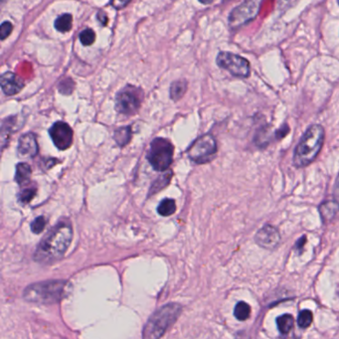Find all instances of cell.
I'll use <instances>...</instances> for the list:
<instances>
[{"mask_svg": "<svg viewBox=\"0 0 339 339\" xmlns=\"http://www.w3.org/2000/svg\"><path fill=\"white\" fill-rule=\"evenodd\" d=\"M73 239V229L69 222L61 221L54 226L39 243L34 258L43 264L53 263L63 257Z\"/></svg>", "mask_w": 339, "mask_h": 339, "instance_id": "obj_1", "label": "cell"}, {"mask_svg": "<svg viewBox=\"0 0 339 339\" xmlns=\"http://www.w3.org/2000/svg\"><path fill=\"white\" fill-rule=\"evenodd\" d=\"M324 128L320 124L310 125L301 136L293 153V164L296 167L309 165L320 152L324 142Z\"/></svg>", "mask_w": 339, "mask_h": 339, "instance_id": "obj_2", "label": "cell"}, {"mask_svg": "<svg viewBox=\"0 0 339 339\" xmlns=\"http://www.w3.org/2000/svg\"><path fill=\"white\" fill-rule=\"evenodd\" d=\"M67 290V281L61 279L46 280L28 285L23 292V297L28 302L53 304L61 301Z\"/></svg>", "mask_w": 339, "mask_h": 339, "instance_id": "obj_3", "label": "cell"}, {"mask_svg": "<svg viewBox=\"0 0 339 339\" xmlns=\"http://www.w3.org/2000/svg\"><path fill=\"white\" fill-rule=\"evenodd\" d=\"M182 311L178 303H168L156 310L147 320L142 330L144 338H159L177 320Z\"/></svg>", "mask_w": 339, "mask_h": 339, "instance_id": "obj_4", "label": "cell"}, {"mask_svg": "<svg viewBox=\"0 0 339 339\" xmlns=\"http://www.w3.org/2000/svg\"><path fill=\"white\" fill-rule=\"evenodd\" d=\"M173 154L174 147L172 143L168 139L157 137L150 143L147 159L153 169L157 171H165L172 163Z\"/></svg>", "mask_w": 339, "mask_h": 339, "instance_id": "obj_5", "label": "cell"}, {"mask_svg": "<svg viewBox=\"0 0 339 339\" xmlns=\"http://www.w3.org/2000/svg\"><path fill=\"white\" fill-rule=\"evenodd\" d=\"M217 153V142L213 135L204 134L197 138L188 149L189 158L198 164L211 161Z\"/></svg>", "mask_w": 339, "mask_h": 339, "instance_id": "obj_6", "label": "cell"}, {"mask_svg": "<svg viewBox=\"0 0 339 339\" xmlns=\"http://www.w3.org/2000/svg\"><path fill=\"white\" fill-rule=\"evenodd\" d=\"M217 65L238 78H248L251 73L249 61L231 52H220L216 59Z\"/></svg>", "mask_w": 339, "mask_h": 339, "instance_id": "obj_7", "label": "cell"}, {"mask_svg": "<svg viewBox=\"0 0 339 339\" xmlns=\"http://www.w3.org/2000/svg\"><path fill=\"white\" fill-rule=\"evenodd\" d=\"M142 90L132 85H126L115 97V109L125 115L134 114L141 103Z\"/></svg>", "mask_w": 339, "mask_h": 339, "instance_id": "obj_8", "label": "cell"}, {"mask_svg": "<svg viewBox=\"0 0 339 339\" xmlns=\"http://www.w3.org/2000/svg\"><path fill=\"white\" fill-rule=\"evenodd\" d=\"M261 0H246L234 8L229 15V25L238 28L254 20L259 12Z\"/></svg>", "mask_w": 339, "mask_h": 339, "instance_id": "obj_9", "label": "cell"}, {"mask_svg": "<svg viewBox=\"0 0 339 339\" xmlns=\"http://www.w3.org/2000/svg\"><path fill=\"white\" fill-rule=\"evenodd\" d=\"M49 134L56 147L60 150L68 149L73 143V129L64 121L55 122L49 129Z\"/></svg>", "mask_w": 339, "mask_h": 339, "instance_id": "obj_10", "label": "cell"}, {"mask_svg": "<svg viewBox=\"0 0 339 339\" xmlns=\"http://www.w3.org/2000/svg\"><path fill=\"white\" fill-rule=\"evenodd\" d=\"M280 239L279 231L271 225H264L254 236V242L265 250H274L279 245Z\"/></svg>", "mask_w": 339, "mask_h": 339, "instance_id": "obj_11", "label": "cell"}, {"mask_svg": "<svg viewBox=\"0 0 339 339\" xmlns=\"http://www.w3.org/2000/svg\"><path fill=\"white\" fill-rule=\"evenodd\" d=\"M17 153L20 157H34L38 153V143L34 133L23 134L18 141Z\"/></svg>", "mask_w": 339, "mask_h": 339, "instance_id": "obj_12", "label": "cell"}, {"mask_svg": "<svg viewBox=\"0 0 339 339\" xmlns=\"http://www.w3.org/2000/svg\"><path fill=\"white\" fill-rule=\"evenodd\" d=\"M0 84L3 92L6 95H13L18 93L24 86V83L14 73L6 72L2 74Z\"/></svg>", "mask_w": 339, "mask_h": 339, "instance_id": "obj_13", "label": "cell"}, {"mask_svg": "<svg viewBox=\"0 0 339 339\" xmlns=\"http://www.w3.org/2000/svg\"><path fill=\"white\" fill-rule=\"evenodd\" d=\"M339 210V203L334 201H326L321 203L319 206V213L321 216V219L326 222L330 221L338 212Z\"/></svg>", "mask_w": 339, "mask_h": 339, "instance_id": "obj_14", "label": "cell"}, {"mask_svg": "<svg viewBox=\"0 0 339 339\" xmlns=\"http://www.w3.org/2000/svg\"><path fill=\"white\" fill-rule=\"evenodd\" d=\"M32 174L31 167L27 163H19L16 166V173H15V181L19 185H25L30 181Z\"/></svg>", "mask_w": 339, "mask_h": 339, "instance_id": "obj_15", "label": "cell"}, {"mask_svg": "<svg viewBox=\"0 0 339 339\" xmlns=\"http://www.w3.org/2000/svg\"><path fill=\"white\" fill-rule=\"evenodd\" d=\"M293 316L289 313L282 314L276 318V326L281 334H287L293 327Z\"/></svg>", "mask_w": 339, "mask_h": 339, "instance_id": "obj_16", "label": "cell"}, {"mask_svg": "<svg viewBox=\"0 0 339 339\" xmlns=\"http://www.w3.org/2000/svg\"><path fill=\"white\" fill-rule=\"evenodd\" d=\"M72 24H73V17L69 13L62 14L54 22L55 29L61 33L69 32L72 29Z\"/></svg>", "mask_w": 339, "mask_h": 339, "instance_id": "obj_17", "label": "cell"}, {"mask_svg": "<svg viewBox=\"0 0 339 339\" xmlns=\"http://www.w3.org/2000/svg\"><path fill=\"white\" fill-rule=\"evenodd\" d=\"M187 90L186 81H175L170 85V97L172 100H179Z\"/></svg>", "mask_w": 339, "mask_h": 339, "instance_id": "obj_18", "label": "cell"}, {"mask_svg": "<svg viewBox=\"0 0 339 339\" xmlns=\"http://www.w3.org/2000/svg\"><path fill=\"white\" fill-rule=\"evenodd\" d=\"M131 127L130 126H123V127H119L114 131V135L113 138L115 140V142L119 145V146H124L126 145L130 138H131Z\"/></svg>", "mask_w": 339, "mask_h": 339, "instance_id": "obj_19", "label": "cell"}, {"mask_svg": "<svg viewBox=\"0 0 339 339\" xmlns=\"http://www.w3.org/2000/svg\"><path fill=\"white\" fill-rule=\"evenodd\" d=\"M175 211H176V204L173 199H168V198L163 199L157 207L158 214L164 217L174 214Z\"/></svg>", "mask_w": 339, "mask_h": 339, "instance_id": "obj_20", "label": "cell"}, {"mask_svg": "<svg viewBox=\"0 0 339 339\" xmlns=\"http://www.w3.org/2000/svg\"><path fill=\"white\" fill-rule=\"evenodd\" d=\"M234 315L240 321L247 320L251 315V306L245 301L238 302L234 308Z\"/></svg>", "mask_w": 339, "mask_h": 339, "instance_id": "obj_21", "label": "cell"}, {"mask_svg": "<svg viewBox=\"0 0 339 339\" xmlns=\"http://www.w3.org/2000/svg\"><path fill=\"white\" fill-rule=\"evenodd\" d=\"M172 174L171 173H165L163 174L161 177L157 178L156 181L151 185L150 187V190H149V195L151 194H155L156 192L160 191L161 189H163L170 181V178H171Z\"/></svg>", "mask_w": 339, "mask_h": 339, "instance_id": "obj_22", "label": "cell"}, {"mask_svg": "<svg viewBox=\"0 0 339 339\" xmlns=\"http://www.w3.org/2000/svg\"><path fill=\"white\" fill-rule=\"evenodd\" d=\"M313 320V315L312 312L309 309H303L299 312L298 317H297V324L300 328L305 329L309 327L312 323Z\"/></svg>", "mask_w": 339, "mask_h": 339, "instance_id": "obj_23", "label": "cell"}, {"mask_svg": "<svg viewBox=\"0 0 339 339\" xmlns=\"http://www.w3.org/2000/svg\"><path fill=\"white\" fill-rule=\"evenodd\" d=\"M79 39L84 46H89L95 41V33L92 29H85L80 33Z\"/></svg>", "mask_w": 339, "mask_h": 339, "instance_id": "obj_24", "label": "cell"}, {"mask_svg": "<svg viewBox=\"0 0 339 339\" xmlns=\"http://www.w3.org/2000/svg\"><path fill=\"white\" fill-rule=\"evenodd\" d=\"M36 187H27V188H24L21 190V192L19 193V201L23 204H26L28 202H30L35 194H36Z\"/></svg>", "mask_w": 339, "mask_h": 339, "instance_id": "obj_25", "label": "cell"}, {"mask_svg": "<svg viewBox=\"0 0 339 339\" xmlns=\"http://www.w3.org/2000/svg\"><path fill=\"white\" fill-rule=\"evenodd\" d=\"M46 219L44 216H40V217H37L31 224V230L34 234H40L45 226H46Z\"/></svg>", "mask_w": 339, "mask_h": 339, "instance_id": "obj_26", "label": "cell"}, {"mask_svg": "<svg viewBox=\"0 0 339 339\" xmlns=\"http://www.w3.org/2000/svg\"><path fill=\"white\" fill-rule=\"evenodd\" d=\"M13 30V26L10 22L5 21L1 24V28H0V36H1V40H5L12 32Z\"/></svg>", "mask_w": 339, "mask_h": 339, "instance_id": "obj_27", "label": "cell"}, {"mask_svg": "<svg viewBox=\"0 0 339 339\" xmlns=\"http://www.w3.org/2000/svg\"><path fill=\"white\" fill-rule=\"evenodd\" d=\"M131 0H111L110 1V4L113 8L119 10V9H122L124 8Z\"/></svg>", "mask_w": 339, "mask_h": 339, "instance_id": "obj_28", "label": "cell"}, {"mask_svg": "<svg viewBox=\"0 0 339 339\" xmlns=\"http://www.w3.org/2000/svg\"><path fill=\"white\" fill-rule=\"evenodd\" d=\"M96 17H97V20L99 21V23H100L102 26L106 25V23H107V17H106V14H105L103 11H101V10L98 11Z\"/></svg>", "mask_w": 339, "mask_h": 339, "instance_id": "obj_29", "label": "cell"}, {"mask_svg": "<svg viewBox=\"0 0 339 339\" xmlns=\"http://www.w3.org/2000/svg\"><path fill=\"white\" fill-rule=\"evenodd\" d=\"M333 197H334V200L336 202L339 203V176L337 177V180H336V183L334 185V189H333Z\"/></svg>", "mask_w": 339, "mask_h": 339, "instance_id": "obj_30", "label": "cell"}, {"mask_svg": "<svg viewBox=\"0 0 339 339\" xmlns=\"http://www.w3.org/2000/svg\"><path fill=\"white\" fill-rule=\"evenodd\" d=\"M198 1L202 4H210V3H212L213 0H198Z\"/></svg>", "mask_w": 339, "mask_h": 339, "instance_id": "obj_31", "label": "cell"}, {"mask_svg": "<svg viewBox=\"0 0 339 339\" xmlns=\"http://www.w3.org/2000/svg\"><path fill=\"white\" fill-rule=\"evenodd\" d=\"M338 4H339V0H338Z\"/></svg>", "mask_w": 339, "mask_h": 339, "instance_id": "obj_32", "label": "cell"}]
</instances>
